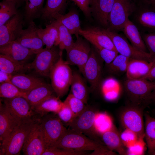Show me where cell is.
<instances>
[{"instance_id":"31","label":"cell","mask_w":155,"mask_h":155,"mask_svg":"<svg viewBox=\"0 0 155 155\" xmlns=\"http://www.w3.org/2000/svg\"><path fill=\"white\" fill-rule=\"evenodd\" d=\"M135 22L138 26L148 32H155V9H145L137 12Z\"/></svg>"},{"instance_id":"9","label":"cell","mask_w":155,"mask_h":155,"mask_svg":"<svg viewBox=\"0 0 155 155\" xmlns=\"http://www.w3.org/2000/svg\"><path fill=\"white\" fill-rule=\"evenodd\" d=\"M133 11V6L130 0H115L109 14L107 29L116 32L122 31Z\"/></svg>"},{"instance_id":"23","label":"cell","mask_w":155,"mask_h":155,"mask_svg":"<svg viewBox=\"0 0 155 155\" xmlns=\"http://www.w3.org/2000/svg\"><path fill=\"white\" fill-rule=\"evenodd\" d=\"M52 19L59 21L67 28L71 34L75 35L76 38L79 36V32L82 28L79 15L75 10H71L65 14L55 13L52 16Z\"/></svg>"},{"instance_id":"16","label":"cell","mask_w":155,"mask_h":155,"mask_svg":"<svg viewBox=\"0 0 155 155\" xmlns=\"http://www.w3.org/2000/svg\"><path fill=\"white\" fill-rule=\"evenodd\" d=\"M38 28L33 21H31L26 29L22 30L16 40L36 55L43 49L44 45L39 36Z\"/></svg>"},{"instance_id":"2","label":"cell","mask_w":155,"mask_h":155,"mask_svg":"<svg viewBox=\"0 0 155 155\" xmlns=\"http://www.w3.org/2000/svg\"><path fill=\"white\" fill-rule=\"evenodd\" d=\"M62 55L52 68L49 77L51 85L57 96L59 98L68 92L73 75L69 65L63 60Z\"/></svg>"},{"instance_id":"51","label":"cell","mask_w":155,"mask_h":155,"mask_svg":"<svg viewBox=\"0 0 155 155\" xmlns=\"http://www.w3.org/2000/svg\"><path fill=\"white\" fill-rule=\"evenodd\" d=\"M148 2L152 4L155 6V0H145Z\"/></svg>"},{"instance_id":"43","label":"cell","mask_w":155,"mask_h":155,"mask_svg":"<svg viewBox=\"0 0 155 155\" xmlns=\"http://www.w3.org/2000/svg\"><path fill=\"white\" fill-rule=\"evenodd\" d=\"M96 49L100 58L107 65L110 63L119 54L117 51L105 48Z\"/></svg>"},{"instance_id":"11","label":"cell","mask_w":155,"mask_h":155,"mask_svg":"<svg viewBox=\"0 0 155 155\" xmlns=\"http://www.w3.org/2000/svg\"><path fill=\"white\" fill-rule=\"evenodd\" d=\"M1 100L13 117L20 122L39 117L32 109L27 100L23 97L3 98Z\"/></svg>"},{"instance_id":"14","label":"cell","mask_w":155,"mask_h":155,"mask_svg":"<svg viewBox=\"0 0 155 155\" xmlns=\"http://www.w3.org/2000/svg\"><path fill=\"white\" fill-rule=\"evenodd\" d=\"M99 56L95 50L91 49L89 58L82 73L89 83L92 91L98 89L100 84L102 66Z\"/></svg>"},{"instance_id":"18","label":"cell","mask_w":155,"mask_h":155,"mask_svg":"<svg viewBox=\"0 0 155 155\" xmlns=\"http://www.w3.org/2000/svg\"><path fill=\"white\" fill-rule=\"evenodd\" d=\"M15 119L0 99V140L1 146L6 142L15 128L20 123Z\"/></svg>"},{"instance_id":"22","label":"cell","mask_w":155,"mask_h":155,"mask_svg":"<svg viewBox=\"0 0 155 155\" xmlns=\"http://www.w3.org/2000/svg\"><path fill=\"white\" fill-rule=\"evenodd\" d=\"M101 135L104 144L110 150H115L120 155L127 154L121 136L114 125Z\"/></svg>"},{"instance_id":"41","label":"cell","mask_w":155,"mask_h":155,"mask_svg":"<svg viewBox=\"0 0 155 155\" xmlns=\"http://www.w3.org/2000/svg\"><path fill=\"white\" fill-rule=\"evenodd\" d=\"M88 151L61 149L53 147L46 148L42 155H87Z\"/></svg>"},{"instance_id":"40","label":"cell","mask_w":155,"mask_h":155,"mask_svg":"<svg viewBox=\"0 0 155 155\" xmlns=\"http://www.w3.org/2000/svg\"><path fill=\"white\" fill-rule=\"evenodd\" d=\"M113 125L108 116L105 114L97 113L94 123L95 129L99 134H101L111 128Z\"/></svg>"},{"instance_id":"13","label":"cell","mask_w":155,"mask_h":155,"mask_svg":"<svg viewBox=\"0 0 155 155\" xmlns=\"http://www.w3.org/2000/svg\"><path fill=\"white\" fill-rule=\"evenodd\" d=\"M91 50L88 43L79 36L72 46L66 50V61L69 65L77 66L82 73Z\"/></svg>"},{"instance_id":"12","label":"cell","mask_w":155,"mask_h":155,"mask_svg":"<svg viewBox=\"0 0 155 155\" xmlns=\"http://www.w3.org/2000/svg\"><path fill=\"white\" fill-rule=\"evenodd\" d=\"M40 119L36 120L26 139L22 148L24 155H42L46 149Z\"/></svg>"},{"instance_id":"3","label":"cell","mask_w":155,"mask_h":155,"mask_svg":"<svg viewBox=\"0 0 155 155\" xmlns=\"http://www.w3.org/2000/svg\"><path fill=\"white\" fill-rule=\"evenodd\" d=\"M124 86L131 105L143 109L148 98L155 88V82L145 79H130L125 81Z\"/></svg>"},{"instance_id":"21","label":"cell","mask_w":155,"mask_h":155,"mask_svg":"<svg viewBox=\"0 0 155 155\" xmlns=\"http://www.w3.org/2000/svg\"><path fill=\"white\" fill-rule=\"evenodd\" d=\"M26 93V99L32 109L46 100L57 96L51 85L45 82Z\"/></svg>"},{"instance_id":"46","label":"cell","mask_w":155,"mask_h":155,"mask_svg":"<svg viewBox=\"0 0 155 155\" xmlns=\"http://www.w3.org/2000/svg\"><path fill=\"white\" fill-rule=\"evenodd\" d=\"M13 75L0 70V84L6 82H11V79Z\"/></svg>"},{"instance_id":"19","label":"cell","mask_w":155,"mask_h":155,"mask_svg":"<svg viewBox=\"0 0 155 155\" xmlns=\"http://www.w3.org/2000/svg\"><path fill=\"white\" fill-rule=\"evenodd\" d=\"M0 53L23 63H26V61L35 54L16 40L0 47Z\"/></svg>"},{"instance_id":"6","label":"cell","mask_w":155,"mask_h":155,"mask_svg":"<svg viewBox=\"0 0 155 155\" xmlns=\"http://www.w3.org/2000/svg\"><path fill=\"white\" fill-rule=\"evenodd\" d=\"M57 47H45L39 52L33 61L30 63V70L32 69L39 76L49 77L52 68L62 55V51Z\"/></svg>"},{"instance_id":"26","label":"cell","mask_w":155,"mask_h":155,"mask_svg":"<svg viewBox=\"0 0 155 155\" xmlns=\"http://www.w3.org/2000/svg\"><path fill=\"white\" fill-rule=\"evenodd\" d=\"M37 31L39 37L46 47L50 48L54 46H58L59 32L55 20L46 25L44 28L38 27Z\"/></svg>"},{"instance_id":"4","label":"cell","mask_w":155,"mask_h":155,"mask_svg":"<svg viewBox=\"0 0 155 155\" xmlns=\"http://www.w3.org/2000/svg\"><path fill=\"white\" fill-rule=\"evenodd\" d=\"M40 121L46 148L53 147L67 129L57 114L49 113Z\"/></svg>"},{"instance_id":"34","label":"cell","mask_w":155,"mask_h":155,"mask_svg":"<svg viewBox=\"0 0 155 155\" xmlns=\"http://www.w3.org/2000/svg\"><path fill=\"white\" fill-rule=\"evenodd\" d=\"M145 137L148 149L151 154L155 150V118L146 114Z\"/></svg>"},{"instance_id":"44","label":"cell","mask_w":155,"mask_h":155,"mask_svg":"<svg viewBox=\"0 0 155 155\" xmlns=\"http://www.w3.org/2000/svg\"><path fill=\"white\" fill-rule=\"evenodd\" d=\"M57 114L63 123L67 125H69L74 119L73 114L70 108L64 103L62 107Z\"/></svg>"},{"instance_id":"30","label":"cell","mask_w":155,"mask_h":155,"mask_svg":"<svg viewBox=\"0 0 155 155\" xmlns=\"http://www.w3.org/2000/svg\"><path fill=\"white\" fill-rule=\"evenodd\" d=\"M57 96L49 98L34 107L32 109L40 117L49 113L57 114L63 104V102Z\"/></svg>"},{"instance_id":"52","label":"cell","mask_w":155,"mask_h":155,"mask_svg":"<svg viewBox=\"0 0 155 155\" xmlns=\"http://www.w3.org/2000/svg\"><path fill=\"white\" fill-rule=\"evenodd\" d=\"M151 154L152 155H155V150L153 151Z\"/></svg>"},{"instance_id":"39","label":"cell","mask_w":155,"mask_h":155,"mask_svg":"<svg viewBox=\"0 0 155 155\" xmlns=\"http://www.w3.org/2000/svg\"><path fill=\"white\" fill-rule=\"evenodd\" d=\"M63 102L70 108L73 114L74 118L79 115L86 106L82 100L71 93L68 95Z\"/></svg>"},{"instance_id":"7","label":"cell","mask_w":155,"mask_h":155,"mask_svg":"<svg viewBox=\"0 0 155 155\" xmlns=\"http://www.w3.org/2000/svg\"><path fill=\"white\" fill-rule=\"evenodd\" d=\"M97 113L94 108L86 106L83 111L70 123L69 129L82 133L92 139L104 144L100 140L98 134L94 127V123Z\"/></svg>"},{"instance_id":"47","label":"cell","mask_w":155,"mask_h":155,"mask_svg":"<svg viewBox=\"0 0 155 155\" xmlns=\"http://www.w3.org/2000/svg\"><path fill=\"white\" fill-rule=\"evenodd\" d=\"M143 79L155 82V61L148 73Z\"/></svg>"},{"instance_id":"25","label":"cell","mask_w":155,"mask_h":155,"mask_svg":"<svg viewBox=\"0 0 155 155\" xmlns=\"http://www.w3.org/2000/svg\"><path fill=\"white\" fill-rule=\"evenodd\" d=\"M11 82L20 90L26 93L45 83L40 78L24 73L13 75Z\"/></svg>"},{"instance_id":"45","label":"cell","mask_w":155,"mask_h":155,"mask_svg":"<svg viewBox=\"0 0 155 155\" xmlns=\"http://www.w3.org/2000/svg\"><path fill=\"white\" fill-rule=\"evenodd\" d=\"M79 7L84 15L89 17L91 15V9L90 0H71Z\"/></svg>"},{"instance_id":"29","label":"cell","mask_w":155,"mask_h":155,"mask_svg":"<svg viewBox=\"0 0 155 155\" xmlns=\"http://www.w3.org/2000/svg\"><path fill=\"white\" fill-rule=\"evenodd\" d=\"M71 94L82 100L85 104L87 103L88 90L84 78L77 72H73L71 84Z\"/></svg>"},{"instance_id":"8","label":"cell","mask_w":155,"mask_h":155,"mask_svg":"<svg viewBox=\"0 0 155 155\" xmlns=\"http://www.w3.org/2000/svg\"><path fill=\"white\" fill-rule=\"evenodd\" d=\"M101 28L111 39L119 54L130 59H143L149 62L152 61L155 59L149 53L142 51L135 48L122 35L107 28Z\"/></svg>"},{"instance_id":"35","label":"cell","mask_w":155,"mask_h":155,"mask_svg":"<svg viewBox=\"0 0 155 155\" xmlns=\"http://www.w3.org/2000/svg\"><path fill=\"white\" fill-rule=\"evenodd\" d=\"M17 7L14 3L9 1L3 0L0 3V26L18 13Z\"/></svg>"},{"instance_id":"28","label":"cell","mask_w":155,"mask_h":155,"mask_svg":"<svg viewBox=\"0 0 155 155\" xmlns=\"http://www.w3.org/2000/svg\"><path fill=\"white\" fill-rule=\"evenodd\" d=\"M30 70V63L18 62L3 54L0 55V70L14 75Z\"/></svg>"},{"instance_id":"1","label":"cell","mask_w":155,"mask_h":155,"mask_svg":"<svg viewBox=\"0 0 155 155\" xmlns=\"http://www.w3.org/2000/svg\"><path fill=\"white\" fill-rule=\"evenodd\" d=\"M53 147L66 149L93 151L88 155H112L115 154L105 145L92 139L82 133L69 129H67Z\"/></svg>"},{"instance_id":"42","label":"cell","mask_w":155,"mask_h":155,"mask_svg":"<svg viewBox=\"0 0 155 155\" xmlns=\"http://www.w3.org/2000/svg\"><path fill=\"white\" fill-rule=\"evenodd\" d=\"M141 35L148 53L155 58V32L143 33Z\"/></svg>"},{"instance_id":"37","label":"cell","mask_w":155,"mask_h":155,"mask_svg":"<svg viewBox=\"0 0 155 155\" xmlns=\"http://www.w3.org/2000/svg\"><path fill=\"white\" fill-rule=\"evenodd\" d=\"M59 32V42L58 46L61 50L69 48L74 42L71 35L68 29L58 21L55 20Z\"/></svg>"},{"instance_id":"36","label":"cell","mask_w":155,"mask_h":155,"mask_svg":"<svg viewBox=\"0 0 155 155\" xmlns=\"http://www.w3.org/2000/svg\"><path fill=\"white\" fill-rule=\"evenodd\" d=\"M0 96L3 98L22 97L26 99V93L20 90L11 82H6L0 84Z\"/></svg>"},{"instance_id":"38","label":"cell","mask_w":155,"mask_h":155,"mask_svg":"<svg viewBox=\"0 0 155 155\" xmlns=\"http://www.w3.org/2000/svg\"><path fill=\"white\" fill-rule=\"evenodd\" d=\"M130 59L119 54L110 63L107 65L108 71L115 74L126 72Z\"/></svg>"},{"instance_id":"20","label":"cell","mask_w":155,"mask_h":155,"mask_svg":"<svg viewBox=\"0 0 155 155\" xmlns=\"http://www.w3.org/2000/svg\"><path fill=\"white\" fill-rule=\"evenodd\" d=\"M155 61V59L152 61L145 60L131 59L126 71L127 79H143L148 74Z\"/></svg>"},{"instance_id":"49","label":"cell","mask_w":155,"mask_h":155,"mask_svg":"<svg viewBox=\"0 0 155 155\" xmlns=\"http://www.w3.org/2000/svg\"><path fill=\"white\" fill-rule=\"evenodd\" d=\"M11 1L14 3L17 7L19 6L22 3L25 2V0H6Z\"/></svg>"},{"instance_id":"32","label":"cell","mask_w":155,"mask_h":155,"mask_svg":"<svg viewBox=\"0 0 155 155\" xmlns=\"http://www.w3.org/2000/svg\"><path fill=\"white\" fill-rule=\"evenodd\" d=\"M44 0H25L24 17L30 23L41 16Z\"/></svg>"},{"instance_id":"15","label":"cell","mask_w":155,"mask_h":155,"mask_svg":"<svg viewBox=\"0 0 155 155\" xmlns=\"http://www.w3.org/2000/svg\"><path fill=\"white\" fill-rule=\"evenodd\" d=\"M22 15L19 12L0 26V47L16 40L23 29Z\"/></svg>"},{"instance_id":"33","label":"cell","mask_w":155,"mask_h":155,"mask_svg":"<svg viewBox=\"0 0 155 155\" xmlns=\"http://www.w3.org/2000/svg\"><path fill=\"white\" fill-rule=\"evenodd\" d=\"M66 3V0H46L41 17L44 20L51 19L55 14L61 13V12L65 9Z\"/></svg>"},{"instance_id":"5","label":"cell","mask_w":155,"mask_h":155,"mask_svg":"<svg viewBox=\"0 0 155 155\" xmlns=\"http://www.w3.org/2000/svg\"><path fill=\"white\" fill-rule=\"evenodd\" d=\"M38 117L22 122L18 125L4 145L1 147V154L6 155L19 154L33 124Z\"/></svg>"},{"instance_id":"10","label":"cell","mask_w":155,"mask_h":155,"mask_svg":"<svg viewBox=\"0 0 155 155\" xmlns=\"http://www.w3.org/2000/svg\"><path fill=\"white\" fill-rule=\"evenodd\" d=\"M143 110L131 105L125 108L120 115V121L123 126L133 133L140 140L145 137Z\"/></svg>"},{"instance_id":"48","label":"cell","mask_w":155,"mask_h":155,"mask_svg":"<svg viewBox=\"0 0 155 155\" xmlns=\"http://www.w3.org/2000/svg\"><path fill=\"white\" fill-rule=\"evenodd\" d=\"M152 101L155 102V88L152 91L148 98V103Z\"/></svg>"},{"instance_id":"17","label":"cell","mask_w":155,"mask_h":155,"mask_svg":"<svg viewBox=\"0 0 155 155\" xmlns=\"http://www.w3.org/2000/svg\"><path fill=\"white\" fill-rule=\"evenodd\" d=\"M79 34L92 44L96 49L103 48L117 51L111 39L101 28L91 27L82 29Z\"/></svg>"},{"instance_id":"50","label":"cell","mask_w":155,"mask_h":155,"mask_svg":"<svg viewBox=\"0 0 155 155\" xmlns=\"http://www.w3.org/2000/svg\"><path fill=\"white\" fill-rule=\"evenodd\" d=\"M98 0H90L91 8L93 7L96 3Z\"/></svg>"},{"instance_id":"27","label":"cell","mask_w":155,"mask_h":155,"mask_svg":"<svg viewBox=\"0 0 155 155\" xmlns=\"http://www.w3.org/2000/svg\"><path fill=\"white\" fill-rule=\"evenodd\" d=\"M115 0H98L91 8L98 21L102 25L108 27L109 14L113 5Z\"/></svg>"},{"instance_id":"24","label":"cell","mask_w":155,"mask_h":155,"mask_svg":"<svg viewBox=\"0 0 155 155\" xmlns=\"http://www.w3.org/2000/svg\"><path fill=\"white\" fill-rule=\"evenodd\" d=\"M122 31L133 46L141 51L148 53L137 27L129 19L125 24Z\"/></svg>"}]
</instances>
